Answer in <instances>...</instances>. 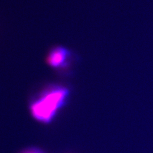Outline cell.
Wrapping results in <instances>:
<instances>
[{
	"mask_svg": "<svg viewBox=\"0 0 153 153\" xmlns=\"http://www.w3.org/2000/svg\"><path fill=\"white\" fill-rule=\"evenodd\" d=\"M69 51L63 47H56L50 52L47 61L49 65L53 68H58L64 67L69 57Z\"/></svg>",
	"mask_w": 153,
	"mask_h": 153,
	"instance_id": "2",
	"label": "cell"
},
{
	"mask_svg": "<svg viewBox=\"0 0 153 153\" xmlns=\"http://www.w3.org/2000/svg\"><path fill=\"white\" fill-rule=\"evenodd\" d=\"M21 153H44L37 148H30L25 150Z\"/></svg>",
	"mask_w": 153,
	"mask_h": 153,
	"instance_id": "3",
	"label": "cell"
},
{
	"mask_svg": "<svg viewBox=\"0 0 153 153\" xmlns=\"http://www.w3.org/2000/svg\"><path fill=\"white\" fill-rule=\"evenodd\" d=\"M69 91L61 86L50 88L42 93L30 107L33 117L43 123H48L65 104Z\"/></svg>",
	"mask_w": 153,
	"mask_h": 153,
	"instance_id": "1",
	"label": "cell"
}]
</instances>
